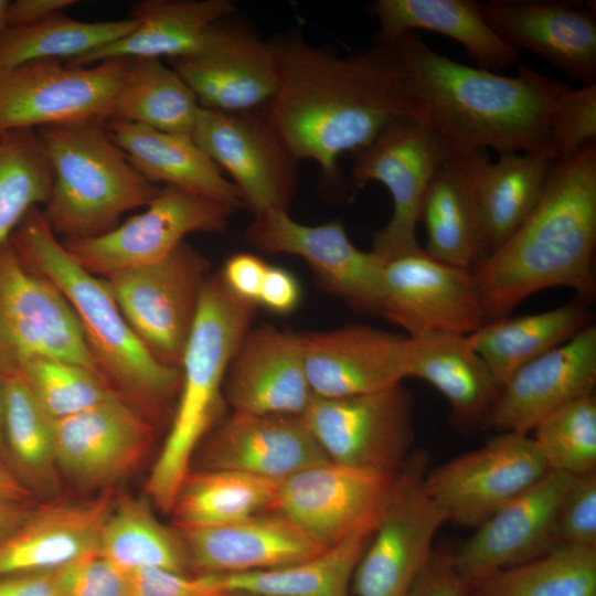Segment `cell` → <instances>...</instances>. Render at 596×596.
Listing matches in <instances>:
<instances>
[{
  "label": "cell",
  "instance_id": "cell-1",
  "mask_svg": "<svg viewBox=\"0 0 596 596\" xmlns=\"http://www.w3.org/2000/svg\"><path fill=\"white\" fill-rule=\"evenodd\" d=\"M270 43L278 86L265 111L297 160L319 164L328 187L341 183L342 153L368 145L398 119L427 124L422 105L382 45L373 42L340 56L307 43L298 31Z\"/></svg>",
  "mask_w": 596,
  "mask_h": 596
},
{
  "label": "cell",
  "instance_id": "cell-2",
  "mask_svg": "<svg viewBox=\"0 0 596 596\" xmlns=\"http://www.w3.org/2000/svg\"><path fill=\"white\" fill-rule=\"evenodd\" d=\"M374 42L386 50L426 113L427 124L450 151L555 155L549 113L556 79L524 64L517 76H502L455 62L416 32Z\"/></svg>",
  "mask_w": 596,
  "mask_h": 596
},
{
  "label": "cell",
  "instance_id": "cell-3",
  "mask_svg": "<svg viewBox=\"0 0 596 596\" xmlns=\"http://www.w3.org/2000/svg\"><path fill=\"white\" fill-rule=\"evenodd\" d=\"M596 142L556 161L525 221L473 270L486 323L510 317L529 296L554 287L592 301L596 292Z\"/></svg>",
  "mask_w": 596,
  "mask_h": 596
},
{
  "label": "cell",
  "instance_id": "cell-4",
  "mask_svg": "<svg viewBox=\"0 0 596 596\" xmlns=\"http://www.w3.org/2000/svg\"><path fill=\"white\" fill-rule=\"evenodd\" d=\"M10 240L23 264L49 279L72 306L108 386L153 425L172 418L181 369L159 362L124 318L105 278L79 266L32 207Z\"/></svg>",
  "mask_w": 596,
  "mask_h": 596
},
{
  "label": "cell",
  "instance_id": "cell-5",
  "mask_svg": "<svg viewBox=\"0 0 596 596\" xmlns=\"http://www.w3.org/2000/svg\"><path fill=\"white\" fill-rule=\"evenodd\" d=\"M256 308L236 297L220 274L206 277L181 363L169 433L146 482L149 499L163 512H171L198 447L223 415L226 371L252 328Z\"/></svg>",
  "mask_w": 596,
  "mask_h": 596
},
{
  "label": "cell",
  "instance_id": "cell-6",
  "mask_svg": "<svg viewBox=\"0 0 596 596\" xmlns=\"http://www.w3.org/2000/svg\"><path fill=\"white\" fill-rule=\"evenodd\" d=\"M104 124L36 129L53 173L42 211L52 232L63 241L111 231L125 213L147 206L160 191L131 164Z\"/></svg>",
  "mask_w": 596,
  "mask_h": 596
},
{
  "label": "cell",
  "instance_id": "cell-7",
  "mask_svg": "<svg viewBox=\"0 0 596 596\" xmlns=\"http://www.w3.org/2000/svg\"><path fill=\"white\" fill-rule=\"evenodd\" d=\"M129 63L38 60L0 68V131L109 120Z\"/></svg>",
  "mask_w": 596,
  "mask_h": 596
},
{
  "label": "cell",
  "instance_id": "cell-8",
  "mask_svg": "<svg viewBox=\"0 0 596 596\" xmlns=\"http://www.w3.org/2000/svg\"><path fill=\"white\" fill-rule=\"evenodd\" d=\"M428 457L414 450L398 472L354 571V596H405L433 556V542L448 522L422 487Z\"/></svg>",
  "mask_w": 596,
  "mask_h": 596
},
{
  "label": "cell",
  "instance_id": "cell-9",
  "mask_svg": "<svg viewBox=\"0 0 596 596\" xmlns=\"http://www.w3.org/2000/svg\"><path fill=\"white\" fill-rule=\"evenodd\" d=\"M210 260L182 242L166 258L105 280L129 327L162 364L181 369Z\"/></svg>",
  "mask_w": 596,
  "mask_h": 596
},
{
  "label": "cell",
  "instance_id": "cell-10",
  "mask_svg": "<svg viewBox=\"0 0 596 596\" xmlns=\"http://www.w3.org/2000/svg\"><path fill=\"white\" fill-rule=\"evenodd\" d=\"M413 407L401 383L348 397L313 395L301 418L330 461L397 473L415 450Z\"/></svg>",
  "mask_w": 596,
  "mask_h": 596
},
{
  "label": "cell",
  "instance_id": "cell-11",
  "mask_svg": "<svg viewBox=\"0 0 596 596\" xmlns=\"http://www.w3.org/2000/svg\"><path fill=\"white\" fill-rule=\"evenodd\" d=\"M450 150L426 123L402 118L352 153L351 181L362 188L370 181L386 187L393 213L372 235V249L384 260L414 251L421 205L435 171Z\"/></svg>",
  "mask_w": 596,
  "mask_h": 596
},
{
  "label": "cell",
  "instance_id": "cell-12",
  "mask_svg": "<svg viewBox=\"0 0 596 596\" xmlns=\"http://www.w3.org/2000/svg\"><path fill=\"white\" fill-rule=\"evenodd\" d=\"M147 210L91 238L62 241L88 273L107 278L155 264L170 255L188 234H222L236 209L220 201L164 185Z\"/></svg>",
  "mask_w": 596,
  "mask_h": 596
},
{
  "label": "cell",
  "instance_id": "cell-13",
  "mask_svg": "<svg viewBox=\"0 0 596 596\" xmlns=\"http://www.w3.org/2000/svg\"><path fill=\"white\" fill-rule=\"evenodd\" d=\"M191 137L227 172L254 215L288 211L297 188L298 160L265 108L226 113L200 107Z\"/></svg>",
  "mask_w": 596,
  "mask_h": 596
},
{
  "label": "cell",
  "instance_id": "cell-14",
  "mask_svg": "<svg viewBox=\"0 0 596 596\" xmlns=\"http://www.w3.org/2000/svg\"><path fill=\"white\" fill-rule=\"evenodd\" d=\"M549 471L529 434L507 432L426 471L422 487L448 522L477 528Z\"/></svg>",
  "mask_w": 596,
  "mask_h": 596
},
{
  "label": "cell",
  "instance_id": "cell-15",
  "mask_svg": "<svg viewBox=\"0 0 596 596\" xmlns=\"http://www.w3.org/2000/svg\"><path fill=\"white\" fill-rule=\"evenodd\" d=\"M245 238L259 251L301 257L329 294L353 311L380 316L385 260L373 251L359 249L341 222L306 225L288 211H269L254 215Z\"/></svg>",
  "mask_w": 596,
  "mask_h": 596
},
{
  "label": "cell",
  "instance_id": "cell-16",
  "mask_svg": "<svg viewBox=\"0 0 596 596\" xmlns=\"http://www.w3.org/2000/svg\"><path fill=\"white\" fill-rule=\"evenodd\" d=\"M383 289L380 316L407 337L469 336L486 323L472 270L435 259L422 247L385 260Z\"/></svg>",
  "mask_w": 596,
  "mask_h": 596
},
{
  "label": "cell",
  "instance_id": "cell-17",
  "mask_svg": "<svg viewBox=\"0 0 596 596\" xmlns=\"http://www.w3.org/2000/svg\"><path fill=\"white\" fill-rule=\"evenodd\" d=\"M0 332L18 361L62 360L103 379L72 306L53 283L23 264L10 238L0 245Z\"/></svg>",
  "mask_w": 596,
  "mask_h": 596
},
{
  "label": "cell",
  "instance_id": "cell-18",
  "mask_svg": "<svg viewBox=\"0 0 596 596\" xmlns=\"http://www.w3.org/2000/svg\"><path fill=\"white\" fill-rule=\"evenodd\" d=\"M233 15V14H232ZM227 17L215 23L200 50L171 67L206 109L238 113L265 108L278 86L270 41Z\"/></svg>",
  "mask_w": 596,
  "mask_h": 596
},
{
  "label": "cell",
  "instance_id": "cell-19",
  "mask_svg": "<svg viewBox=\"0 0 596 596\" xmlns=\"http://www.w3.org/2000/svg\"><path fill=\"white\" fill-rule=\"evenodd\" d=\"M58 472L83 488H104L128 475L153 441L155 426L120 396L52 421Z\"/></svg>",
  "mask_w": 596,
  "mask_h": 596
},
{
  "label": "cell",
  "instance_id": "cell-20",
  "mask_svg": "<svg viewBox=\"0 0 596 596\" xmlns=\"http://www.w3.org/2000/svg\"><path fill=\"white\" fill-rule=\"evenodd\" d=\"M572 477L549 471L478 525L449 555L461 581L471 585L556 546V517Z\"/></svg>",
  "mask_w": 596,
  "mask_h": 596
},
{
  "label": "cell",
  "instance_id": "cell-21",
  "mask_svg": "<svg viewBox=\"0 0 596 596\" xmlns=\"http://www.w3.org/2000/svg\"><path fill=\"white\" fill-rule=\"evenodd\" d=\"M397 475L327 461L283 479L274 510L328 547L380 511Z\"/></svg>",
  "mask_w": 596,
  "mask_h": 596
},
{
  "label": "cell",
  "instance_id": "cell-22",
  "mask_svg": "<svg viewBox=\"0 0 596 596\" xmlns=\"http://www.w3.org/2000/svg\"><path fill=\"white\" fill-rule=\"evenodd\" d=\"M299 334L305 372L315 396L373 393L407 379V336L364 324Z\"/></svg>",
  "mask_w": 596,
  "mask_h": 596
},
{
  "label": "cell",
  "instance_id": "cell-23",
  "mask_svg": "<svg viewBox=\"0 0 596 596\" xmlns=\"http://www.w3.org/2000/svg\"><path fill=\"white\" fill-rule=\"evenodd\" d=\"M191 470H233L285 479L330 461L301 416L232 412L198 447Z\"/></svg>",
  "mask_w": 596,
  "mask_h": 596
},
{
  "label": "cell",
  "instance_id": "cell-24",
  "mask_svg": "<svg viewBox=\"0 0 596 596\" xmlns=\"http://www.w3.org/2000/svg\"><path fill=\"white\" fill-rule=\"evenodd\" d=\"M482 14L507 43L526 50L584 85L596 84L595 4L577 1L481 3Z\"/></svg>",
  "mask_w": 596,
  "mask_h": 596
},
{
  "label": "cell",
  "instance_id": "cell-25",
  "mask_svg": "<svg viewBox=\"0 0 596 596\" xmlns=\"http://www.w3.org/2000/svg\"><path fill=\"white\" fill-rule=\"evenodd\" d=\"M223 393L232 412L301 416L313 394L299 332L269 324L249 328L228 364Z\"/></svg>",
  "mask_w": 596,
  "mask_h": 596
},
{
  "label": "cell",
  "instance_id": "cell-26",
  "mask_svg": "<svg viewBox=\"0 0 596 596\" xmlns=\"http://www.w3.org/2000/svg\"><path fill=\"white\" fill-rule=\"evenodd\" d=\"M174 529L184 543L193 575L278 568L326 549L274 509L227 524Z\"/></svg>",
  "mask_w": 596,
  "mask_h": 596
},
{
  "label": "cell",
  "instance_id": "cell-27",
  "mask_svg": "<svg viewBox=\"0 0 596 596\" xmlns=\"http://www.w3.org/2000/svg\"><path fill=\"white\" fill-rule=\"evenodd\" d=\"M596 384V326L520 368L501 387L489 427L529 434L546 415Z\"/></svg>",
  "mask_w": 596,
  "mask_h": 596
},
{
  "label": "cell",
  "instance_id": "cell-28",
  "mask_svg": "<svg viewBox=\"0 0 596 596\" xmlns=\"http://www.w3.org/2000/svg\"><path fill=\"white\" fill-rule=\"evenodd\" d=\"M487 150L450 151L432 177L421 205L426 254L473 270L489 254L479 211L478 184Z\"/></svg>",
  "mask_w": 596,
  "mask_h": 596
},
{
  "label": "cell",
  "instance_id": "cell-29",
  "mask_svg": "<svg viewBox=\"0 0 596 596\" xmlns=\"http://www.w3.org/2000/svg\"><path fill=\"white\" fill-rule=\"evenodd\" d=\"M111 491L83 502L34 504L23 523L0 543V576L55 571L98 552Z\"/></svg>",
  "mask_w": 596,
  "mask_h": 596
},
{
  "label": "cell",
  "instance_id": "cell-30",
  "mask_svg": "<svg viewBox=\"0 0 596 596\" xmlns=\"http://www.w3.org/2000/svg\"><path fill=\"white\" fill-rule=\"evenodd\" d=\"M406 361L407 377L426 381L445 396L457 430L470 434L489 428L500 386L467 336L407 337Z\"/></svg>",
  "mask_w": 596,
  "mask_h": 596
},
{
  "label": "cell",
  "instance_id": "cell-31",
  "mask_svg": "<svg viewBox=\"0 0 596 596\" xmlns=\"http://www.w3.org/2000/svg\"><path fill=\"white\" fill-rule=\"evenodd\" d=\"M104 127L131 164L150 182H163L236 210L245 206L237 187L224 177L191 136L119 120H107Z\"/></svg>",
  "mask_w": 596,
  "mask_h": 596
},
{
  "label": "cell",
  "instance_id": "cell-32",
  "mask_svg": "<svg viewBox=\"0 0 596 596\" xmlns=\"http://www.w3.org/2000/svg\"><path fill=\"white\" fill-rule=\"evenodd\" d=\"M235 10L230 0H141L131 7L129 18L136 22L131 33L67 63L92 65L118 57H184L200 50L211 28Z\"/></svg>",
  "mask_w": 596,
  "mask_h": 596
},
{
  "label": "cell",
  "instance_id": "cell-33",
  "mask_svg": "<svg viewBox=\"0 0 596 596\" xmlns=\"http://www.w3.org/2000/svg\"><path fill=\"white\" fill-rule=\"evenodd\" d=\"M370 13L377 20L375 40L429 31L461 44L480 68L500 72L517 62L519 51L501 39L473 0H376Z\"/></svg>",
  "mask_w": 596,
  "mask_h": 596
},
{
  "label": "cell",
  "instance_id": "cell-34",
  "mask_svg": "<svg viewBox=\"0 0 596 596\" xmlns=\"http://www.w3.org/2000/svg\"><path fill=\"white\" fill-rule=\"evenodd\" d=\"M381 509L342 540L302 562L265 571L203 576L223 592L256 596H350L354 571Z\"/></svg>",
  "mask_w": 596,
  "mask_h": 596
},
{
  "label": "cell",
  "instance_id": "cell-35",
  "mask_svg": "<svg viewBox=\"0 0 596 596\" xmlns=\"http://www.w3.org/2000/svg\"><path fill=\"white\" fill-rule=\"evenodd\" d=\"M581 298L543 312L487 322L467 336L501 387L523 365L565 343L590 324Z\"/></svg>",
  "mask_w": 596,
  "mask_h": 596
},
{
  "label": "cell",
  "instance_id": "cell-36",
  "mask_svg": "<svg viewBox=\"0 0 596 596\" xmlns=\"http://www.w3.org/2000/svg\"><path fill=\"white\" fill-rule=\"evenodd\" d=\"M556 161L551 151H531L502 153L487 162L479 179L478 203L489 254L533 211Z\"/></svg>",
  "mask_w": 596,
  "mask_h": 596
},
{
  "label": "cell",
  "instance_id": "cell-37",
  "mask_svg": "<svg viewBox=\"0 0 596 596\" xmlns=\"http://www.w3.org/2000/svg\"><path fill=\"white\" fill-rule=\"evenodd\" d=\"M4 396L3 443L6 460L33 496L58 488L52 421L32 394L20 366L1 372Z\"/></svg>",
  "mask_w": 596,
  "mask_h": 596
},
{
  "label": "cell",
  "instance_id": "cell-38",
  "mask_svg": "<svg viewBox=\"0 0 596 596\" xmlns=\"http://www.w3.org/2000/svg\"><path fill=\"white\" fill-rule=\"evenodd\" d=\"M281 480L233 470H191L171 509L174 525H222L272 510Z\"/></svg>",
  "mask_w": 596,
  "mask_h": 596
},
{
  "label": "cell",
  "instance_id": "cell-39",
  "mask_svg": "<svg viewBox=\"0 0 596 596\" xmlns=\"http://www.w3.org/2000/svg\"><path fill=\"white\" fill-rule=\"evenodd\" d=\"M200 107L193 92L161 58H130L109 120L191 136Z\"/></svg>",
  "mask_w": 596,
  "mask_h": 596
},
{
  "label": "cell",
  "instance_id": "cell-40",
  "mask_svg": "<svg viewBox=\"0 0 596 596\" xmlns=\"http://www.w3.org/2000/svg\"><path fill=\"white\" fill-rule=\"evenodd\" d=\"M98 553L129 573L142 568L190 572L179 532L163 525L147 501L131 497L114 501L102 528Z\"/></svg>",
  "mask_w": 596,
  "mask_h": 596
},
{
  "label": "cell",
  "instance_id": "cell-41",
  "mask_svg": "<svg viewBox=\"0 0 596 596\" xmlns=\"http://www.w3.org/2000/svg\"><path fill=\"white\" fill-rule=\"evenodd\" d=\"M467 586L470 596H596V546L558 544Z\"/></svg>",
  "mask_w": 596,
  "mask_h": 596
},
{
  "label": "cell",
  "instance_id": "cell-42",
  "mask_svg": "<svg viewBox=\"0 0 596 596\" xmlns=\"http://www.w3.org/2000/svg\"><path fill=\"white\" fill-rule=\"evenodd\" d=\"M136 28L131 19L87 22L63 12L26 26L7 28L0 38V68L38 60L73 62Z\"/></svg>",
  "mask_w": 596,
  "mask_h": 596
},
{
  "label": "cell",
  "instance_id": "cell-43",
  "mask_svg": "<svg viewBox=\"0 0 596 596\" xmlns=\"http://www.w3.org/2000/svg\"><path fill=\"white\" fill-rule=\"evenodd\" d=\"M52 182L36 129L0 131V245L32 207L45 204Z\"/></svg>",
  "mask_w": 596,
  "mask_h": 596
},
{
  "label": "cell",
  "instance_id": "cell-44",
  "mask_svg": "<svg viewBox=\"0 0 596 596\" xmlns=\"http://www.w3.org/2000/svg\"><path fill=\"white\" fill-rule=\"evenodd\" d=\"M533 430L550 471L571 476L596 471V397L575 398L542 418Z\"/></svg>",
  "mask_w": 596,
  "mask_h": 596
},
{
  "label": "cell",
  "instance_id": "cell-45",
  "mask_svg": "<svg viewBox=\"0 0 596 596\" xmlns=\"http://www.w3.org/2000/svg\"><path fill=\"white\" fill-rule=\"evenodd\" d=\"M20 370L42 411L51 421L83 412L119 396L92 371L50 358H25Z\"/></svg>",
  "mask_w": 596,
  "mask_h": 596
},
{
  "label": "cell",
  "instance_id": "cell-46",
  "mask_svg": "<svg viewBox=\"0 0 596 596\" xmlns=\"http://www.w3.org/2000/svg\"><path fill=\"white\" fill-rule=\"evenodd\" d=\"M549 126L558 161L596 142V84L571 88L557 81L550 104Z\"/></svg>",
  "mask_w": 596,
  "mask_h": 596
},
{
  "label": "cell",
  "instance_id": "cell-47",
  "mask_svg": "<svg viewBox=\"0 0 596 596\" xmlns=\"http://www.w3.org/2000/svg\"><path fill=\"white\" fill-rule=\"evenodd\" d=\"M58 596H129L130 573L98 552L55 571Z\"/></svg>",
  "mask_w": 596,
  "mask_h": 596
},
{
  "label": "cell",
  "instance_id": "cell-48",
  "mask_svg": "<svg viewBox=\"0 0 596 596\" xmlns=\"http://www.w3.org/2000/svg\"><path fill=\"white\" fill-rule=\"evenodd\" d=\"M555 543L596 546V471L572 477L557 512Z\"/></svg>",
  "mask_w": 596,
  "mask_h": 596
},
{
  "label": "cell",
  "instance_id": "cell-49",
  "mask_svg": "<svg viewBox=\"0 0 596 596\" xmlns=\"http://www.w3.org/2000/svg\"><path fill=\"white\" fill-rule=\"evenodd\" d=\"M217 592L203 575L158 568L130 572L129 596H214Z\"/></svg>",
  "mask_w": 596,
  "mask_h": 596
},
{
  "label": "cell",
  "instance_id": "cell-50",
  "mask_svg": "<svg viewBox=\"0 0 596 596\" xmlns=\"http://www.w3.org/2000/svg\"><path fill=\"white\" fill-rule=\"evenodd\" d=\"M267 267L268 264L260 257L240 253L226 259L220 275L236 297L257 306Z\"/></svg>",
  "mask_w": 596,
  "mask_h": 596
},
{
  "label": "cell",
  "instance_id": "cell-51",
  "mask_svg": "<svg viewBox=\"0 0 596 596\" xmlns=\"http://www.w3.org/2000/svg\"><path fill=\"white\" fill-rule=\"evenodd\" d=\"M301 299V287L295 275L279 266L268 265L257 306L266 310L285 316L297 309Z\"/></svg>",
  "mask_w": 596,
  "mask_h": 596
},
{
  "label": "cell",
  "instance_id": "cell-52",
  "mask_svg": "<svg viewBox=\"0 0 596 596\" xmlns=\"http://www.w3.org/2000/svg\"><path fill=\"white\" fill-rule=\"evenodd\" d=\"M405 596H470L468 586L451 567L449 555L433 554Z\"/></svg>",
  "mask_w": 596,
  "mask_h": 596
},
{
  "label": "cell",
  "instance_id": "cell-53",
  "mask_svg": "<svg viewBox=\"0 0 596 596\" xmlns=\"http://www.w3.org/2000/svg\"><path fill=\"white\" fill-rule=\"evenodd\" d=\"M55 571L0 576V596H58Z\"/></svg>",
  "mask_w": 596,
  "mask_h": 596
},
{
  "label": "cell",
  "instance_id": "cell-54",
  "mask_svg": "<svg viewBox=\"0 0 596 596\" xmlns=\"http://www.w3.org/2000/svg\"><path fill=\"white\" fill-rule=\"evenodd\" d=\"M77 3L76 0H14L9 1L7 28L26 26L38 23L50 15L62 12Z\"/></svg>",
  "mask_w": 596,
  "mask_h": 596
},
{
  "label": "cell",
  "instance_id": "cell-55",
  "mask_svg": "<svg viewBox=\"0 0 596 596\" xmlns=\"http://www.w3.org/2000/svg\"><path fill=\"white\" fill-rule=\"evenodd\" d=\"M33 493L0 457V500L29 503L33 502Z\"/></svg>",
  "mask_w": 596,
  "mask_h": 596
},
{
  "label": "cell",
  "instance_id": "cell-56",
  "mask_svg": "<svg viewBox=\"0 0 596 596\" xmlns=\"http://www.w3.org/2000/svg\"><path fill=\"white\" fill-rule=\"evenodd\" d=\"M33 507V502L0 500V543L23 523Z\"/></svg>",
  "mask_w": 596,
  "mask_h": 596
},
{
  "label": "cell",
  "instance_id": "cell-57",
  "mask_svg": "<svg viewBox=\"0 0 596 596\" xmlns=\"http://www.w3.org/2000/svg\"><path fill=\"white\" fill-rule=\"evenodd\" d=\"M3 414H4V396H3L2 375L0 372V457L6 460L4 443H3Z\"/></svg>",
  "mask_w": 596,
  "mask_h": 596
},
{
  "label": "cell",
  "instance_id": "cell-58",
  "mask_svg": "<svg viewBox=\"0 0 596 596\" xmlns=\"http://www.w3.org/2000/svg\"><path fill=\"white\" fill-rule=\"evenodd\" d=\"M9 0H0V38L7 29V10Z\"/></svg>",
  "mask_w": 596,
  "mask_h": 596
},
{
  "label": "cell",
  "instance_id": "cell-59",
  "mask_svg": "<svg viewBox=\"0 0 596 596\" xmlns=\"http://www.w3.org/2000/svg\"><path fill=\"white\" fill-rule=\"evenodd\" d=\"M214 596H256V595H251V594L240 593V592L219 590Z\"/></svg>",
  "mask_w": 596,
  "mask_h": 596
}]
</instances>
